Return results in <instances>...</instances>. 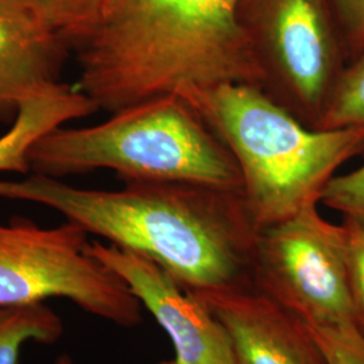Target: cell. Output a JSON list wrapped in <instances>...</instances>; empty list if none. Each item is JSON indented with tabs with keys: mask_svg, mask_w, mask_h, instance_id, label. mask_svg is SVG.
I'll list each match as a JSON object with an SVG mask.
<instances>
[{
	"mask_svg": "<svg viewBox=\"0 0 364 364\" xmlns=\"http://www.w3.org/2000/svg\"><path fill=\"white\" fill-rule=\"evenodd\" d=\"M252 285L306 326H356L343 228L317 205L259 231Z\"/></svg>",
	"mask_w": 364,
	"mask_h": 364,
	"instance_id": "52a82bcc",
	"label": "cell"
},
{
	"mask_svg": "<svg viewBox=\"0 0 364 364\" xmlns=\"http://www.w3.org/2000/svg\"><path fill=\"white\" fill-rule=\"evenodd\" d=\"M88 235L68 220L52 228L25 218L0 223V306L65 299L117 326H139L142 304L90 254Z\"/></svg>",
	"mask_w": 364,
	"mask_h": 364,
	"instance_id": "5b68a950",
	"label": "cell"
},
{
	"mask_svg": "<svg viewBox=\"0 0 364 364\" xmlns=\"http://www.w3.org/2000/svg\"><path fill=\"white\" fill-rule=\"evenodd\" d=\"M156 364H182L181 362H178L176 358L174 359H171V360H165V362H161V363Z\"/></svg>",
	"mask_w": 364,
	"mask_h": 364,
	"instance_id": "ffe728a7",
	"label": "cell"
},
{
	"mask_svg": "<svg viewBox=\"0 0 364 364\" xmlns=\"http://www.w3.org/2000/svg\"><path fill=\"white\" fill-rule=\"evenodd\" d=\"M364 130V49L341 70L316 130Z\"/></svg>",
	"mask_w": 364,
	"mask_h": 364,
	"instance_id": "4fadbf2b",
	"label": "cell"
},
{
	"mask_svg": "<svg viewBox=\"0 0 364 364\" xmlns=\"http://www.w3.org/2000/svg\"><path fill=\"white\" fill-rule=\"evenodd\" d=\"M28 162L55 178L109 169L123 181L243 186L232 154L178 96L131 105L95 126H60L31 146Z\"/></svg>",
	"mask_w": 364,
	"mask_h": 364,
	"instance_id": "277c9868",
	"label": "cell"
},
{
	"mask_svg": "<svg viewBox=\"0 0 364 364\" xmlns=\"http://www.w3.org/2000/svg\"><path fill=\"white\" fill-rule=\"evenodd\" d=\"M66 43L80 45L97 25L103 0H25Z\"/></svg>",
	"mask_w": 364,
	"mask_h": 364,
	"instance_id": "5bb4252c",
	"label": "cell"
},
{
	"mask_svg": "<svg viewBox=\"0 0 364 364\" xmlns=\"http://www.w3.org/2000/svg\"><path fill=\"white\" fill-rule=\"evenodd\" d=\"M180 97L234 156L259 231L318 205L338 168L364 153L363 129H311L255 85L224 84Z\"/></svg>",
	"mask_w": 364,
	"mask_h": 364,
	"instance_id": "3957f363",
	"label": "cell"
},
{
	"mask_svg": "<svg viewBox=\"0 0 364 364\" xmlns=\"http://www.w3.org/2000/svg\"><path fill=\"white\" fill-rule=\"evenodd\" d=\"M63 335L61 317L45 304L0 306V364H18L27 343L50 346Z\"/></svg>",
	"mask_w": 364,
	"mask_h": 364,
	"instance_id": "7c38bea8",
	"label": "cell"
},
{
	"mask_svg": "<svg viewBox=\"0 0 364 364\" xmlns=\"http://www.w3.org/2000/svg\"><path fill=\"white\" fill-rule=\"evenodd\" d=\"M96 111L99 107L87 95L61 82L22 102L11 129L0 135V173L30 174L28 153L41 136Z\"/></svg>",
	"mask_w": 364,
	"mask_h": 364,
	"instance_id": "8fae6325",
	"label": "cell"
},
{
	"mask_svg": "<svg viewBox=\"0 0 364 364\" xmlns=\"http://www.w3.org/2000/svg\"><path fill=\"white\" fill-rule=\"evenodd\" d=\"M340 224L346 240V258L355 323L364 335V218L344 216Z\"/></svg>",
	"mask_w": 364,
	"mask_h": 364,
	"instance_id": "9a60e30c",
	"label": "cell"
},
{
	"mask_svg": "<svg viewBox=\"0 0 364 364\" xmlns=\"http://www.w3.org/2000/svg\"><path fill=\"white\" fill-rule=\"evenodd\" d=\"M242 0H103L77 49L75 87L109 114L224 84L263 90Z\"/></svg>",
	"mask_w": 364,
	"mask_h": 364,
	"instance_id": "7a4b0ae2",
	"label": "cell"
},
{
	"mask_svg": "<svg viewBox=\"0 0 364 364\" xmlns=\"http://www.w3.org/2000/svg\"><path fill=\"white\" fill-rule=\"evenodd\" d=\"M0 198L54 209L85 232L154 260L191 291L254 287L259 230L242 189L124 181L119 191H99L31 173L0 178Z\"/></svg>",
	"mask_w": 364,
	"mask_h": 364,
	"instance_id": "6da1fadb",
	"label": "cell"
},
{
	"mask_svg": "<svg viewBox=\"0 0 364 364\" xmlns=\"http://www.w3.org/2000/svg\"><path fill=\"white\" fill-rule=\"evenodd\" d=\"M88 251L117 274L169 335L182 364H234L224 328L208 306L154 260L131 250L90 242Z\"/></svg>",
	"mask_w": 364,
	"mask_h": 364,
	"instance_id": "ba28073f",
	"label": "cell"
},
{
	"mask_svg": "<svg viewBox=\"0 0 364 364\" xmlns=\"http://www.w3.org/2000/svg\"><path fill=\"white\" fill-rule=\"evenodd\" d=\"M320 204L338 210L343 216L364 218V165L335 176L326 183Z\"/></svg>",
	"mask_w": 364,
	"mask_h": 364,
	"instance_id": "e0dca14e",
	"label": "cell"
},
{
	"mask_svg": "<svg viewBox=\"0 0 364 364\" xmlns=\"http://www.w3.org/2000/svg\"><path fill=\"white\" fill-rule=\"evenodd\" d=\"M329 4L344 48L355 58L364 49V0H329Z\"/></svg>",
	"mask_w": 364,
	"mask_h": 364,
	"instance_id": "ac0fdd59",
	"label": "cell"
},
{
	"mask_svg": "<svg viewBox=\"0 0 364 364\" xmlns=\"http://www.w3.org/2000/svg\"><path fill=\"white\" fill-rule=\"evenodd\" d=\"M309 329L326 363L364 364V335L358 326H309Z\"/></svg>",
	"mask_w": 364,
	"mask_h": 364,
	"instance_id": "2e32d148",
	"label": "cell"
},
{
	"mask_svg": "<svg viewBox=\"0 0 364 364\" xmlns=\"http://www.w3.org/2000/svg\"><path fill=\"white\" fill-rule=\"evenodd\" d=\"M192 293L224 328L234 364H328L309 326L257 287Z\"/></svg>",
	"mask_w": 364,
	"mask_h": 364,
	"instance_id": "9c48e42d",
	"label": "cell"
},
{
	"mask_svg": "<svg viewBox=\"0 0 364 364\" xmlns=\"http://www.w3.org/2000/svg\"><path fill=\"white\" fill-rule=\"evenodd\" d=\"M331 11L329 0L240 1V21L264 75L263 91L311 129L344 69V43Z\"/></svg>",
	"mask_w": 364,
	"mask_h": 364,
	"instance_id": "8992f818",
	"label": "cell"
},
{
	"mask_svg": "<svg viewBox=\"0 0 364 364\" xmlns=\"http://www.w3.org/2000/svg\"><path fill=\"white\" fill-rule=\"evenodd\" d=\"M54 364H75L73 363V360H72V358L70 356H68V355H63V356H60Z\"/></svg>",
	"mask_w": 364,
	"mask_h": 364,
	"instance_id": "d6986e66",
	"label": "cell"
},
{
	"mask_svg": "<svg viewBox=\"0 0 364 364\" xmlns=\"http://www.w3.org/2000/svg\"><path fill=\"white\" fill-rule=\"evenodd\" d=\"M65 45L25 0H0V112L60 84Z\"/></svg>",
	"mask_w": 364,
	"mask_h": 364,
	"instance_id": "30bf717a",
	"label": "cell"
}]
</instances>
